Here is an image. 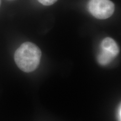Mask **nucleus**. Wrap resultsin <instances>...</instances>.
<instances>
[{"label":"nucleus","mask_w":121,"mask_h":121,"mask_svg":"<svg viewBox=\"0 0 121 121\" xmlns=\"http://www.w3.org/2000/svg\"><path fill=\"white\" fill-rule=\"evenodd\" d=\"M42 52L37 45L31 42L22 43L14 54V60L17 67L25 72H31L40 63Z\"/></svg>","instance_id":"obj_1"},{"label":"nucleus","mask_w":121,"mask_h":121,"mask_svg":"<svg viewBox=\"0 0 121 121\" xmlns=\"http://www.w3.org/2000/svg\"><path fill=\"white\" fill-rule=\"evenodd\" d=\"M119 52V47L112 38L107 37L100 44V52L97 56L98 63L102 66H106L114 60Z\"/></svg>","instance_id":"obj_2"},{"label":"nucleus","mask_w":121,"mask_h":121,"mask_svg":"<svg viewBox=\"0 0 121 121\" xmlns=\"http://www.w3.org/2000/svg\"><path fill=\"white\" fill-rule=\"evenodd\" d=\"M88 10L91 14L98 19H106L114 13V4L110 0H90Z\"/></svg>","instance_id":"obj_3"},{"label":"nucleus","mask_w":121,"mask_h":121,"mask_svg":"<svg viewBox=\"0 0 121 121\" xmlns=\"http://www.w3.org/2000/svg\"><path fill=\"white\" fill-rule=\"evenodd\" d=\"M58 0H38V1L45 6H50L56 2Z\"/></svg>","instance_id":"obj_4"},{"label":"nucleus","mask_w":121,"mask_h":121,"mask_svg":"<svg viewBox=\"0 0 121 121\" xmlns=\"http://www.w3.org/2000/svg\"><path fill=\"white\" fill-rule=\"evenodd\" d=\"M118 113H117V117H118V121H121V104H119V106L118 107Z\"/></svg>","instance_id":"obj_5"},{"label":"nucleus","mask_w":121,"mask_h":121,"mask_svg":"<svg viewBox=\"0 0 121 121\" xmlns=\"http://www.w3.org/2000/svg\"><path fill=\"white\" fill-rule=\"evenodd\" d=\"M0 4H1V0H0Z\"/></svg>","instance_id":"obj_6"}]
</instances>
